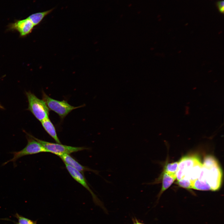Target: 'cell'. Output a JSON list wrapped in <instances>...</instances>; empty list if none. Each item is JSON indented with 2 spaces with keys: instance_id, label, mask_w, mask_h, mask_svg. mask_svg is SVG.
Listing matches in <instances>:
<instances>
[{
  "instance_id": "cell-3",
  "label": "cell",
  "mask_w": 224,
  "mask_h": 224,
  "mask_svg": "<svg viewBox=\"0 0 224 224\" xmlns=\"http://www.w3.org/2000/svg\"><path fill=\"white\" fill-rule=\"evenodd\" d=\"M28 137L27 143L26 146L22 149L17 152H12L13 157L11 159L4 162L3 166L8 163L12 162L15 165L16 161L19 158L24 156L33 155L43 152H48L44 147L39 142L29 135Z\"/></svg>"
},
{
  "instance_id": "cell-9",
  "label": "cell",
  "mask_w": 224,
  "mask_h": 224,
  "mask_svg": "<svg viewBox=\"0 0 224 224\" xmlns=\"http://www.w3.org/2000/svg\"><path fill=\"white\" fill-rule=\"evenodd\" d=\"M65 164H67L82 173H83L86 171H91L98 174V172L90 169L86 167L83 166L69 154H64L59 156Z\"/></svg>"
},
{
  "instance_id": "cell-6",
  "label": "cell",
  "mask_w": 224,
  "mask_h": 224,
  "mask_svg": "<svg viewBox=\"0 0 224 224\" xmlns=\"http://www.w3.org/2000/svg\"><path fill=\"white\" fill-rule=\"evenodd\" d=\"M34 26L32 22L28 18L21 20H16L8 26L10 30H16L21 36L24 37L30 33Z\"/></svg>"
},
{
  "instance_id": "cell-10",
  "label": "cell",
  "mask_w": 224,
  "mask_h": 224,
  "mask_svg": "<svg viewBox=\"0 0 224 224\" xmlns=\"http://www.w3.org/2000/svg\"><path fill=\"white\" fill-rule=\"evenodd\" d=\"M41 122L43 128L48 133L57 143H61L57 136L55 127L49 118H47Z\"/></svg>"
},
{
  "instance_id": "cell-5",
  "label": "cell",
  "mask_w": 224,
  "mask_h": 224,
  "mask_svg": "<svg viewBox=\"0 0 224 224\" xmlns=\"http://www.w3.org/2000/svg\"><path fill=\"white\" fill-rule=\"evenodd\" d=\"M30 135L40 142L48 152L51 153L59 156L64 154H69L88 149L84 147H72L57 143L49 142L38 139L32 135Z\"/></svg>"
},
{
  "instance_id": "cell-15",
  "label": "cell",
  "mask_w": 224,
  "mask_h": 224,
  "mask_svg": "<svg viewBox=\"0 0 224 224\" xmlns=\"http://www.w3.org/2000/svg\"><path fill=\"white\" fill-rule=\"evenodd\" d=\"M216 5L219 11L222 13L224 12V2L223 1H218L216 3Z\"/></svg>"
},
{
  "instance_id": "cell-16",
  "label": "cell",
  "mask_w": 224,
  "mask_h": 224,
  "mask_svg": "<svg viewBox=\"0 0 224 224\" xmlns=\"http://www.w3.org/2000/svg\"><path fill=\"white\" fill-rule=\"evenodd\" d=\"M133 224H144L138 221L137 219H135V220L134 221Z\"/></svg>"
},
{
  "instance_id": "cell-8",
  "label": "cell",
  "mask_w": 224,
  "mask_h": 224,
  "mask_svg": "<svg viewBox=\"0 0 224 224\" xmlns=\"http://www.w3.org/2000/svg\"><path fill=\"white\" fill-rule=\"evenodd\" d=\"M161 179H162V187L157 196L158 199H159L163 192L173 184L176 179V176L169 174L163 171L161 176L154 181L145 183V184H156Z\"/></svg>"
},
{
  "instance_id": "cell-2",
  "label": "cell",
  "mask_w": 224,
  "mask_h": 224,
  "mask_svg": "<svg viewBox=\"0 0 224 224\" xmlns=\"http://www.w3.org/2000/svg\"><path fill=\"white\" fill-rule=\"evenodd\" d=\"M28 103V109L41 122L49 118V110L43 100L38 98L30 92H26Z\"/></svg>"
},
{
  "instance_id": "cell-13",
  "label": "cell",
  "mask_w": 224,
  "mask_h": 224,
  "mask_svg": "<svg viewBox=\"0 0 224 224\" xmlns=\"http://www.w3.org/2000/svg\"><path fill=\"white\" fill-rule=\"evenodd\" d=\"M177 184L180 187L183 188L190 189L192 188V184L189 180L182 178L177 181Z\"/></svg>"
},
{
  "instance_id": "cell-12",
  "label": "cell",
  "mask_w": 224,
  "mask_h": 224,
  "mask_svg": "<svg viewBox=\"0 0 224 224\" xmlns=\"http://www.w3.org/2000/svg\"><path fill=\"white\" fill-rule=\"evenodd\" d=\"M178 164L179 161L169 163L165 166L164 171L169 174L176 176Z\"/></svg>"
},
{
  "instance_id": "cell-14",
  "label": "cell",
  "mask_w": 224,
  "mask_h": 224,
  "mask_svg": "<svg viewBox=\"0 0 224 224\" xmlns=\"http://www.w3.org/2000/svg\"><path fill=\"white\" fill-rule=\"evenodd\" d=\"M15 217L17 219L19 224H36V222L20 215L16 213Z\"/></svg>"
},
{
  "instance_id": "cell-18",
  "label": "cell",
  "mask_w": 224,
  "mask_h": 224,
  "mask_svg": "<svg viewBox=\"0 0 224 224\" xmlns=\"http://www.w3.org/2000/svg\"><path fill=\"white\" fill-rule=\"evenodd\" d=\"M19 224V223H18V224Z\"/></svg>"
},
{
  "instance_id": "cell-1",
  "label": "cell",
  "mask_w": 224,
  "mask_h": 224,
  "mask_svg": "<svg viewBox=\"0 0 224 224\" xmlns=\"http://www.w3.org/2000/svg\"><path fill=\"white\" fill-rule=\"evenodd\" d=\"M203 166L205 178L211 190L219 189L221 184L222 172L216 160L212 156H207L204 158Z\"/></svg>"
},
{
  "instance_id": "cell-4",
  "label": "cell",
  "mask_w": 224,
  "mask_h": 224,
  "mask_svg": "<svg viewBox=\"0 0 224 224\" xmlns=\"http://www.w3.org/2000/svg\"><path fill=\"white\" fill-rule=\"evenodd\" d=\"M42 98L49 110L57 113L62 119L65 118L72 110L83 106H72L65 100L59 101L50 98L44 91L42 92Z\"/></svg>"
},
{
  "instance_id": "cell-7",
  "label": "cell",
  "mask_w": 224,
  "mask_h": 224,
  "mask_svg": "<svg viewBox=\"0 0 224 224\" xmlns=\"http://www.w3.org/2000/svg\"><path fill=\"white\" fill-rule=\"evenodd\" d=\"M65 165L67 170L72 177L90 192L95 203L103 207L101 202L90 189L82 173L67 164H65Z\"/></svg>"
},
{
  "instance_id": "cell-11",
  "label": "cell",
  "mask_w": 224,
  "mask_h": 224,
  "mask_svg": "<svg viewBox=\"0 0 224 224\" xmlns=\"http://www.w3.org/2000/svg\"><path fill=\"white\" fill-rule=\"evenodd\" d=\"M54 8L45 11L36 13L30 15L27 18L33 23L34 26L38 25L44 18L54 10Z\"/></svg>"
},
{
  "instance_id": "cell-17",
  "label": "cell",
  "mask_w": 224,
  "mask_h": 224,
  "mask_svg": "<svg viewBox=\"0 0 224 224\" xmlns=\"http://www.w3.org/2000/svg\"><path fill=\"white\" fill-rule=\"evenodd\" d=\"M0 108H1V109H3V107L2 105H0Z\"/></svg>"
}]
</instances>
